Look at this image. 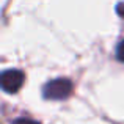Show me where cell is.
<instances>
[{
    "label": "cell",
    "mask_w": 124,
    "mask_h": 124,
    "mask_svg": "<svg viewBox=\"0 0 124 124\" xmlns=\"http://www.w3.org/2000/svg\"><path fill=\"white\" fill-rule=\"evenodd\" d=\"M71 93H72V82L69 79H54L42 88V96L50 101L66 99Z\"/></svg>",
    "instance_id": "1"
},
{
    "label": "cell",
    "mask_w": 124,
    "mask_h": 124,
    "mask_svg": "<svg viewBox=\"0 0 124 124\" xmlns=\"http://www.w3.org/2000/svg\"><path fill=\"white\" fill-rule=\"evenodd\" d=\"M24 72L19 69H6L2 72L0 85L5 93H17L24 85Z\"/></svg>",
    "instance_id": "2"
},
{
    "label": "cell",
    "mask_w": 124,
    "mask_h": 124,
    "mask_svg": "<svg viewBox=\"0 0 124 124\" xmlns=\"http://www.w3.org/2000/svg\"><path fill=\"white\" fill-rule=\"evenodd\" d=\"M116 58H118L119 61H123L124 63V39L118 44V47H116Z\"/></svg>",
    "instance_id": "3"
},
{
    "label": "cell",
    "mask_w": 124,
    "mask_h": 124,
    "mask_svg": "<svg viewBox=\"0 0 124 124\" xmlns=\"http://www.w3.org/2000/svg\"><path fill=\"white\" fill-rule=\"evenodd\" d=\"M13 124H39L36 121H31V119H16Z\"/></svg>",
    "instance_id": "4"
},
{
    "label": "cell",
    "mask_w": 124,
    "mask_h": 124,
    "mask_svg": "<svg viewBox=\"0 0 124 124\" xmlns=\"http://www.w3.org/2000/svg\"><path fill=\"white\" fill-rule=\"evenodd\" d=\"M118 13H119L121 16H124V3H121V5L118 6Z\"/></svg>",
    "instance_id": "5"
}]
</instances>
